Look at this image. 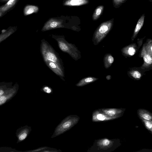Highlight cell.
I'll return each instance as SVG.
<instances>
[{"mask_svg": "<svg viewBox=\"0 0 152 152\" xmlns=\"http://www.w3.org/2000/svg\"><path fill=\"white\" fill-rule=\"evenodd\" d=\"M104 9V6L100 5L96 7L93 14L92 18L94 20H97L102 15Z\"/></svg>", "mask_w": 152, "mask_h": 152, "instance_id": "17", "label": "cell"}, {"mask_svg": "<svg viewBox=\"0 0 152 152\" xmlns=\"http://www.w3.org/2000/svg\"><path fill=\"white\" fill-rule=\"evenodd\" d=\"M114 142L107 138L98 140L97 142V145L100 149L105 150L111 147L114 144Z\"/></svg>", "mask_w": 152, "mask_h": 152, "instance_id": "10", "label": "cell"}, {"mask_svg": "<svg viewBox=\"0 0 152 152\" xmlns=\"http://www.w3.org/2000/svg\"><path fill=\"white\" fill-rule=\"evenodd\" d=\"M106 115L111 117H117L118 118L121 116L124 111L121 109L102 108L99 109Z\"/></svg>", "mask_w": 152, "mask_h": 152, "instance_id": "9", "label": "cell"}, {"mask_svg": "<svg viewBox=\"0 0 152 152\" xmlns=\"http://www.w3.org/2000/svg\"><path fill=\"white\" fill-rule=\"evenodd\" d=\"M137 113L140 118L152 120L151 113L147 110L143 109H139L137 110Z\"/></svg>", "mask_w": 152, "mask_h": 152, "instance_id": "12", "label": "cell"}, {"mask_svg": "<svg viewBox=\"0 0 152 152\" xmlns=\"http://www.w3.org/2000/svg\"><path fill=\"white\" fill-rule=\"evenodd\" d=\"M118 118L117 117L109 116L103 113L99 109L94 111L92 114V120L93 122L106 121Z\"/></svg>", "mask_w": 152, "mask_h": 152, "instance_id": "8", "label": "cell"}, {"mask_svg": "<svg viewBox=\"0 0 152 152\" xmlns=\"http://www.w3.org/2000/svg\"></svg>", "mask_w": 152, "mask_h": 152, "instance_id": "30", "label": "cell"}, {"mask_svg": "<svg viewBox=\"0 0 152 152\" xmlns=\"http://www.w3.org/2000/svg\"><path fill=\"white\" fill-rule=\"evenodd\" d=\"M40 51L46 66L62 80L65 81L63 61L59 54L44 39L41 40Z\"/></svg>", "mask_w": 152, "mask_h": 152, "instance_id": "1", "label": "cell"}, {"mask_svg": "<svg viewBox=\"0 0 152 152\" xmlns=\"http://www.w3.org/2000/svg\"><path fill=\"white\" fill-rule=\"evenodd\" d=\"M18 0H9L4 5L0 8L2 13L6 12L12 7L16 4Z\"/></svg>", "mask_w": 152, "mask_h": 152, "instance_id": "18", "label": "cell"}, {"mask_svg": "<svg viewBox=\"0 0 152 152\" xmlns=\"http://www.w3.org/2000/svg\"><path fill=\"white\" fill-rule=\"evenodd\" d=\"M98 79V78L93 77H87L84 78L80 80L76 84L77 86H83L86 85L93 82Z\"/></svg>", "mask_w": 152, "mask_h": 152, "instance_id": "16", "label": "cell"}, {"mask_svg": "<svg viewBox=\"0 0 152 152\" xmlns=\"http://www.w3.org/2000/svg\"><path fill=\"white\" fill-rule=\"evenodd\" d=\"M19 152L16 149L11 147H0V152Z\"/></svg>", "mask_w": 152, "mask_h": 152, "instance_id": "23", "label": "cell"}, {"mask_svg": "<svg viewBox=\"0 0 152 152\" xmlns=\"http://www.w3.org/2000/svg\"><path fill=\"white\" fill-rule=\"evenodd\" d=\"M88 0H67L64 3L65 6H79L88 4Z\"/></svg>", "mask_w": 152, "mask_h": 152, "instance_id": "14", "label": "cell"}, {"mask_svg": "<svg viewBox=\"0 0 152 152\" xmlns=\"http://www.w3.org/2000/svg\"><path fill=\"white\" fill-rule=\"evenodd\" d=\"M127 0H113L114 7L116 8L119 7Z\"/></svg>", "mask_w": 152, "mask_h": 152, "instance_id": "22", "label": "cell"}, {"mask_svg": "<svg viewBox=\"0 0 152 152\" xmlns=\"http://www.w3.org/2000/svg\"><path fill=\"white\" fill-rule=\"evenodd\" d=\"M12 82H0V96L4 93L7 90L11 88L12 86Z\"/></svg>", "mask_w": 152, "mask_h": 152, "instance_id": "19", "label": "cell"}, {"mask_svg": "<svg viewBox=\"0 0 152 152\" xmlns=\"http://www.w3.org/2000/svg\"><path fill=\"white\" fill-rule=\"evenodd\" d=\"M39 10L38 7L36 6L28 5L26 6L23 10V14L25 15H28L37 12Z\"/></svg>", "mask_w": 152, "mask_h": 152, "instance_id": "15", "label": "cell"}, {"mask_svg": "<svg viewBox=\"0 0 152 152\" xmlns=\"http://www.w3.org/2000/svg\"><path fill=\"white\" fill-rule=\"evenodd\" d=\"M79 119L76 115L67 116L56 128L51 138L58 136L70 129L78 123Z\"/></svg>", "mask_w": 152, "mask_h": 152, "instance_id": "3", "label": "cell"}, {"mask_svg": "<svg viewBox=\"0 0 152 152\" xmlns=\"http://www.w3.org/2000/svg\"><path fill=\"white\" fill-rule=\"evenodd\" d=\"M105 65L108 66L107 68L113 62L114 59L113 57L111 55H109L106 57L105 60Z\"/></svg>", "mask_w": 152, "mask_h": 152, "instance_id": "21", "label": "cell"}, {"mask_svg": "<svg viewBox=\"0 0 152 152\" xmlns=\"http://www.w3.org/2000/svg\"><path fill=\"white\" fill-rule=\"evenodd\" d=\"M130 74L132 77L137 79H139L141 77V73L138 71H132L131 72Z\"/></svg>", "mask_w": 152, "mask_h": 152, "instance_id": "24", "label": "cell"}, {"mask_svg": "<svg viewBox=\"0 0 152 152\" xmlns=\"http://www.w3.org/2000/svg\"><path fill=\"white\" fill-rule=\"evenodd\" d=\"M145 126L148 130L152 132V120H146L140 118Z\"/></svg>", "mask_w": 152, "mask_h": 152, "instance_id": "20", "label": "cell"}, {"mask_svg": "<svg viewBox=\"0 0 152 152\" xmlns=\"http://www.w3.org/2000/svg\"><path fill=\"white\" fill-rule=\"evenodd\" d=\"M114 19L104 22L98 27L94 36V41L98 44L105 37L111 29L113 25Z\"/></svg>", "mask_w": 152, "mask_h": 152, "instance_id": "4", "label": "cell"}, {"mask_svg": "<svg viewBox=\"0 0 152 152\" xmlns=\"http://www.w3.org/2000/svg\"><path fill=\"white\" fill-rule=\"evenodd\" d=\"M42 90L44 92L48 94L51 93L53 91L51 88L47 86H44L42 87Z\"/></svg>", "mask_w": 152, "mask_h": 152, "instance_id": "27", "label": "cell"}, {"mask_svg": "<svg viewBox=\"0 0 152 152\" xmlns=\"http://www.w3.org/2000/svg\"><path fill=\"white\" fill-rule=\"evenodd\" d=\"M19 87L18 84L16 83L3 94L0 96V106L10 101L16 95Z\"/></svg>", "mask_w": 152, "mask_h": 152, "instance_id": "5", "label": "cell"}, {"mask_svg": "<svg viewBox=\"0 0 152 152\" xmlns=\"http://www.w3.org/2000/svg\"><path fill=\"white\" fill-rule=\"evenodd\" d=\"M17 30L15 27H11L8 28L7 30H3L0 34V43L12 34Z\"/></svg>", "mask_w": 152, "mask_h": 152, "instance_id": "11", "label": "cell"}, {"mask_svg": "<svg viewBox=\"0 0 152 152\" xmlns=\"http://www.w3.org/2000/svg\"><path fill=\"white\" fill-rule=\"evenodd\" d=\"M48 148L47 147H43L39 148H37V149H35V150H34L28 151H28H28L29 152H36V151H40L42 150H44V149H46V148Z\"/></svg>", "mask_w": 152, "mask_h": 152, "instance_id": "28", "label": "cell"}, {"mask_svg": "<svg viewBox=\"0 0 152 152\" xmlns=\"http://www.w3.org/2000/svg\"><path fill=\"white\" fill-rule=\"evenodd\" d=\"M2 15V13L0 10V17Z\"/></svg>", "mask_w": 152, "mask_h": 152, "instance_id": "29", "label": "cell"}, {"mask_svg": "<svg viewBox=\"0 0 152 152\" xmlns=\"http://www.w3.org/2000/svg\"><path fill=\"white\" fill-rule=\"evenodd\" d=\"M143 59L146 64L150 65L152 63V59L151 56L148 54H146L143 56Z\"/></svg>", "mask_w": 152, "mask_h": 152, "instance_id": "25", "label": "cell"}, {"mask_svg": "<svg viewBox=\"0 0 152 152\" xmlns=\"http://www.w3.org/2000/svg\"><path fill=\"white\" fill-rule=\"evenodd\" d=\"M127 52L129 55L133 56L135 53L136 50L133 47H130L128 48Z\"/></svg>", "mask_w": 152, "mask_h": 152, "instance_id": "26", "label": "cell"}, {"mask_svg": "<svg viewBox=\"0 0 152 152\" xmlns=\"http://www.w3.org/2000/svg\"><path fill=\"white\" fill-rule=\"evenodd\" d=\"M31 130V127L25 126L18 129L16 132V135L17 138V143L24 141L28 136Z\"/></svg>", "mask_w": 152, "mask_h": 152, "instance_id": "7", "label": "cell"}, {"mask_svg": "<svg viewBox=\"0 0 152 152\" xmlns=\"http://www.w3.org/2000/svg\"><path fill=\"white\" fill-rule=\"evenodd\" d=\"M52 37L57 41L59 48L63 52L69 54L75 61L80 58V52L74 44L67 41L63 36L53 35Z\"/></svg>", "mask_w": 152, "mask_h": 152, "instance_id": "2", "label": "cell"}, {"mask_svg": "<svg viewBox=\"0 0 152 152\" xmlns=\"http://www.w3.org/2000/svg\"><path fill=\"white\" fill-rule=\"evenodd\" d=\"M145 16L144 14L142 15L138 20L135 28L132 39L134 40L136 37L137 34L142 27L144 23Z\"/></svg>", "mask_w": 152, "mask_h": 152, "instance_id": "13", "label": "cell"}, {"mask_svg": "<svg viewBox=\"0 0 152 152\" xmlns=\"http://www.w3.org/2000/svg\"><path fill=\"white\" fill-rule=\"evenodd\" d=\"M63 22L60 20L51 18L45 24L42 29V31L64 27L62 25Z\"/></svg>", "mask_w": 152, "mask_h": 152, "instance_id": "6", "label": "cell"}]
</instances>
